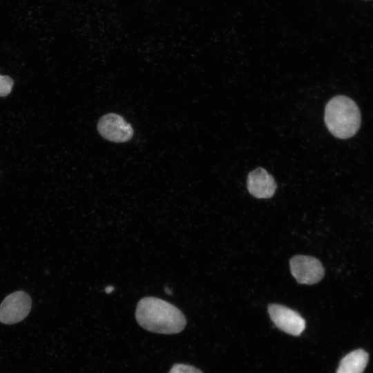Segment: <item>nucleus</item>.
Returning a JSON list of instances; mask_svg holds the SVG:
<instances>
[{
    "label": "nucleus",
    "mask_w": 373,
    "mask_h": 373,
    "mask_svg": "<svg viewBox=\"0 0 373 373\" xmlns=\"http://www.w3.org/2000/svg\"><path fill=\"white\" fill-rule=\"evenodd\" d=\"M164 291H165V293H166L167 294H169V295H171L173 294L171 289L168 288V287L164 288Z\"/></svg>",
    "instance_id": "12"
},
{
    "label": "nucleus",
    "mask_w": 373,
    "mask_h": 373,
    "mask_svg": "<svg viewBox=\"0 0 373 373\" xmlns=\"http://www.w3.org/2000/svg\"><path fill=\"white\" fill-rule=\"evenodd\" d=\"M135 318L138 324L147 331L172 334L182 331L186 318L172 304L155 297H144L137 303Z\"/></svg>",
    "instance_id": "1"
},
{
    "label": "nucleus",
    "mask_w": 373,
    "mask_h": 373,
    "mask_svg": "<svg viewBox=\"0 0 373 373\" xmlns=\"http://www.w3.org/2000/svg\"><path fill=\"white\" fill-rule=\"evenodd\" d=\"M361 117L356 102L345 95L332 98L325 108V122L329 131L336 137L347 139L360 128Z\"/></svg>",
    "instance_id": "2"
},
{
    "label": "nucleus",
    "mask_w": 373,
    "mask_h": 373,
    "mask_svg": "<svg viewBox=\"0 0 373 373\" xmlns=\"http://www.w3.org/2000/svg\"><path fill=\"white\" fill-rule=\"evenodd\" d=\"M97 130L106 140L117 143L130 140L133 135L131 125L116 113L103 115L98 121Z\"/></svg>",
    "instance_id": "5"
},
{
    "label": "nucleus",
    "mask_w": 373,
    "mask_h": 373,
    "mask_svg": "<svg viewBox=\"0 0 373 373\" xmlns=\"http://www.w3.org/2000/svg\"><path fill=\"white\" fill-rule=\"evenodd\" d=\"M290 271L299 284L314 285L320 282L325 275L321 261L312 256L297 255L289 260Z\"/></svg>",
    "instance_id": "3"
},
{
    "label": "nucleus",
    "mask_w": 373,
    "mask_h": 373,
    "mask_svg": "<svg viewBox=\"0 0 373 373\" xmlns=\"http://www.w3.org/2000/svg\"><path fill=\"white\" fill-rule=\"evenodd\" d=\"M247 187L256 198H271L277 188L274 178L265 169L258 167L249 173Z\"/></svg>",
    "instance_id": "7"
},
{
    "label": "nucleus",
    "mask_w": 373,
    "mask_h": 373,
    "mask_svg": "<svg viewBox=\"0 0 373 373\" xmlns=\"http://www.w3.org/2000/svg\"><path fill=\"white\" fill-rule=\"evenodd\" d=\"M169 373H202V372L192 365L175 363L172 366Z\"/></svg>",
    "instance_id": "9"
},
{
    "label": "nucleus",
    "mask_w": 373,
    "mask_h": 373,
    "mask_svg": "<svg viewBox=\"0 0 373 373\" xmlns=\"http://www.w3.org/2000/svg\"><path fill=\"white\" fill-rule=\"evenodd\" d=\"M114 290V287L112 286V285H109V286H107L106 288H105V292L106 294H111L113 291Z\"/></svg>",
    "instance_id": "11"
},
{
    "label": "nucleus",
    "mask_w": 373,
    "mask_h": 373,
    "mask_svg": "<svg viewBox=\"0 0 373 373\" xmlns=\"http://www.w3.org/2000/svg\"><path fill=\"white\" fill-rule=\"evenodd\" d=\"M31 308L30 297L22 291L8 295L0 305V322L14 324L23 320Z\"/></svg>",
    "instance_id": "4"
},
{
    "label": "nucleus",
    "mask_w": 373,
    "mask_h": 373,
    "mask_svg": "<svg viewBox=\"0 0 373 373\" xmlns=\"http://www.w3.org/2000/svg\"><path fill=\"white\" fill-rule=\"evenodd\" d=\"M368 358V354L363 350L352 351L342 358L336 373H363Z\"/></svg>",
    "instance_id": "8"
},
{
    "label": "nucleus",
    "mask_w": 373,
    "mask_h": 373,
    "mask_svg": "<svg viewBox=\"0 0 373 373\" xmlns=\"http://www.w3.org/2000/svg\"><path fill=\"white\" fill-rule=\"evenodd\" d=\"M13 80L8 76L0 75V97L8 95L12 88Z\"/></svg>",
    "instance_id": "10"
},
{
    "label": "nucleus",
    "mask_w": 373,
    "mask_h": 373,
    "mask_svg": "<svg viewBox=\"0 0 373 373\" xmlns=\"http://www.w3.org/2000/svg\"><path fill=\"white\" fill-rule=\"evenodd\" d=\"M268 312L271 321L280 330L294 335H300L305 327L303 318L296 311L279 304H270Z\"/></svg>",
    "instance_id": "6"
}]
</instances>
